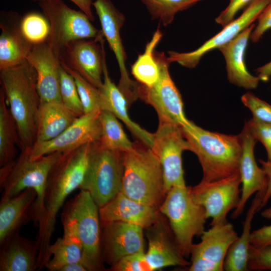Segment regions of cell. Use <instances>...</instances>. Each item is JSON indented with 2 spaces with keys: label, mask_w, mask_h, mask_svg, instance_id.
<instances>
[{
  "label": "cell",
  "mask_w": 271,
  "mask_h": 271,
  "mask_svg": "<svg viewBox=\"0 0 271 271\" xmlns=\"http://www.w3.org/2000/svg\"><path fill=\"white\" fill-rule=\"evenodd\" d=\"M92 143L62 153L48 175L44 196V211L37 227L38 270L45 267L51 257L49 248L57 215L67 196L79 188L85 175Z\"/></svg>",
  "instance_id": "6da1fadb"
},
{
  "label": "cell",
  "mask_w": 271,
  "mask_h": 271,
  "mask_svg": "<svg viewBox=\"0 0 271 271\" xmlns=\"http://www.w3.org/2000/svg\"><path fill=\"white\" fill-rule=\"evenodd\" d=\"M2 88L17 125L21 151L31 148L36 140L41 98L37 73L27 61L0 70Z\"/></svg>",
  "instance_id": "7a4b0ae2"
},
{
  "label": "cell",
  "mask_w": 271,
  "mask_h": 271,
  "mask_svg": "<svg viewBox=\"0 0 271 271\" xmlns=\"http://www.w3.org/2000/svg\"><path fill=\"white\" fill-rule=\"evenodd\" d=\"M181 127L189 151L197 156L202 167L201 180L212 181L239 173L242 147L239 134L207 130L192 121Z\"/></svg>",
  "instance_id": "3957f363"
},
{
  "label": "cell",
  "mask_w": 271,
  "mask_h": 271,
  "mask_svg": "<svg viewBox=\"0 0 271 271\" xmlns=\"http://www.w3.org/2000/svg\"><path fill=\"white\" fill-rule=\"evenodd\" d=\"M29 148L22 151L17 159L1 167V201L14 197L27 188L34 189L37 196L32 209L31 219L37 227L44 214L48 175L63 152H54L33 159L30 157Z\"/></svg>",
  "instance_id": "277c9868"
},
{
  "label": "cell",
  "mask_w": 271,
  "mask_h": 271,
  "mask_svg": "<svg viewBox=\"0 0 271 271\" xmlns=\"http://www.w3.org/2000/svg\"><path fill=\"white\" fill-rule=\"evenodd\" d=\"M121 191L138 202L159 209L166 193L161 165L152 149L138 141L123 153Z\"/></svg>",
  "instance_id": "5b68a950"
},
{
  "label": "cell",
  "mask_w": 271,
  "mask_h": 271,
  "mask_svg": "<svg viewBox=\"0 0 271 271\" xmlns=\"http://www.w3.org/2000/svg\"><path fill=\"white\" fill-rule=\"evenodd\" d=\"M99 217V207L83 190L66 203L61 214L64 232L74 234L81 243L82 263L87 271L102 268Z\"/></svg>",
  "instance_id": "8992f818"
},
{
  "label": "cell",
  "mask_w": 271,
  "mask_h": 271,
  "mask_svg": "<svg viewBox=\"0 0 271 271\" xmlns=\"http://www.w3.org/2000/svg\"><path fill=\"white\" fill-rule=\"evenodd\" d=\"M159 211L168 219L180 251L188 257L193 238L205 230L208 219L205 209L193 199L190 186L184 185L175 186L167 192Z\"/></svg>",
  "instance_id": "52a82bcc"
},
{
  "label": "cell",
  "mask_w": 271,
  "mask_h": 271,
  "mask_svg": "<svg viewBox=\"0 0 271 271\" xmlns=\"http://www.w3.org/2000/svg\"><path fill=\"white\" fill-rule=\"evenodd\" d=\"M123 172V153L93 143L88 167L79 189L87 191L99 208L121 191Z\"/></svg>",
  "instance_id": "ba28073f"
},
{
  "label": "cell",
  "mask_w": 271,
  "mask_h": 271,
  "mask_svg": "<svg viewBox=\"0 0 271 271\" xmlns=\"http://www.w3.org/2000/svg\"><path fill=\"white\" fill-rule=\"evenodd\" d=\"M38 4L50 25L47 41L59 60L71 42L94 39L101 33L85 13L70 8L62 0H47Z\"/></svg>",
  "instance_id": "9c48e42d"
},
{
  "label": "cell",
  "mask_w": 271,
  "mask_h": 271,
  "mask_svg": "<svg viewBox=\"0 0 271 271\" xmlns=\"http://www.w3.org/2000/svg\"><path fill=\"white\" fill-rule=\"evenodd\" d=\"M160 68L158 80L151 87L139 84V97L152 105L156 111L159 122L183 127L190 123L185 114L181 94L169 71L171 63L164 53L155 51Z\"/></svg>",
  "instance_id": "30bf717a"
},
{
  "label": "cell",
  "mask_w": 271,
  "mask_h": 271,
  "mask_svg": "<svg viewBox=\"0 0 271 271\" xmlns=\"http://www.w3.org/2000/svg\"><path fill=\"white\" fill-rule=\"evenodd\" d=\"M239 173L212 181L201 180L190 191L193 199L204 207L210 225L227 221L228 213L238 206L241 195Z\"/></svg>",
  "instance_id": "8fae6325"
},
{
  "label": "cell",
  "mask_w": 271,
  "mask_h": 271,
  "mask_svg": "<svg viewBox=\"0 0 271 271\" xmlns=\"http://www.w3.org/2000/svg\"><path fill=\"white\" fill-rule=\"evenodd\" d=\"M161 165L166 193L175 186L186 185L182 155L189 150L188 143L182 127L171 123L159 122L154 133L151 148Z\"/></svg>",
  "instance_id": "7c38bea8"
},
{
  "label": "cell",
  "mask_w": 271,
  "mask_h": 271,
  "mask_svg": "<svg viewBox=\"0 0 271 271\" xmlns=\"http://www.w3.org/2000/svg\"><path fill=\"white\" fill-rule=\"evenodd\" d=\"M201 235V241L191 250L189 271H222L228 250L238 237L227 221L211 225Z\"/></svg>",
  "instance_id": "4fadbf2b"
},
{
  "label": "cell",
  "mask_w": 271,
  "mask_h": 271,
  "mask_svg": "<svg viewBox=\"0 0 271 271\" xmlns=\"http://www.w3.org/2000/svg\"><path fill=\"white\" fill-rule=\"evenodd\" d=\"M99 18L101 31L118 64L120 78L118 88L126 97L129 105L139 98V83L131 80L125 67L126 55L122 44L120 31L125 17L111 0H95L92 3Z\"/></svg>",
  "instance_id": "5bb4252c"
},
{
  "label": "cell",
  "mask_w": 271,
  "mask_h": 271,
  "mask_svg": "<svg viewBox=\"0 0 271 271\" xmlns=\"http://www.w3.org/2000/svg\"><path fill=\"white\" fill-rule=\"evenodd\" d=\"M103 38L101 31L94 39L71 42L60 59L61 64L78 73L98 89L103 84L102 75L105 60Z\"/></svg>",
  "instance_id": "9a60e30c"
},
{
  "label": "cell",
  "mask_w": 271,
  "mask_h": 271,
  "mask_svg": "<svg viewBox=\"0 0 271 271\" xmlns=\"http://www.w3.org/2000/svg\"><path fill=\"white\" fill-rule=\"evenodd\" d=\"M269 1L253 0L239 17L223 27L221 31L196 50L183 53L169 51V61L170 63L177 62L188 68L195 67L204 55L228 43L245 28L253 24Z\"/></svg>",
  "instance_id": "2e32d148"
},
{
  "label": "cell",
  "mask_w": 271,
  "mask_h": 271,
  "mask_svg": "<svg viewBox=\"0 0 271 271\" xmlns=\"http://www.w3.org/2000/svg\"><path fill=\"white\" fill-rule=\"evenodd\" d=\"M100 112L84 114L55 138L35 143L29 148L30 157L36 159L50 153L64 152L97 142L101 131Z\"/></svg>",
  "instance_id": "e0dca14e"
},
{
  "label": "cell",
  "mask_w": 271,
  "mask_h": 271,
  "mask_svg": "<svg viewBox=\"0 0 271 271\" xmlns=\"http://www.w3.org/2000/svg\"><path fill=\"white\" fill-rule=\"evenodd\" d=\"M103 224L102 260L112 265L126 255L145 253L143 227L121 221Z\"/></svg>",
  "instance_id": "ac0fdd59"
},
{
  "label": "cell",
  "mask_w": 271,
  "mask_h": 271,
  "mask_svg": "<svg viewBox=\"0 0 271 271\" xmlns=\"http://www.w3.org/2000/svg\"><path fill=\"white\" fill-rule=\"evenodd\" d=\"M26 61L35 70L37 89L41 102L62 101L60 93V60L47 41L33 45Z\"/></svg>",
  "instance_id": "d6986e66"
},
{
  "label": "cell",
  "mask_w": 271,
  "mask_h": 271,
  "mask_svg": "<svg viewBox=\"0 0 271 271\" xmlns=\"http://www.w3.org/2000/svg\"><path fill=\"white\" fill-rule=\"evenodd\" d=\"M239 135L242 147L239 170L242 187L239 203L231 215L232 219L238 218L243 213L248 200L253 194L265 191L267 185L265 175L254 157L256 140L245 125Z\"/></svg>",
  "instance_id": "ffe728a7"
},
{
  "label": "cell",
  "mask_w": 271,
  "mask_h": 271,
  "mask_svg": "<svg viewBox=\"0 0 271 271\" xmlns=\"http://www.w3.org/2000/svg\"><path fill=\"white\" fill-rule=\"evenodd\" d=\"M148 249L146 256L154 270L169 266H189L180 251L172 233L160 218L146 228Z\"/></svg>",
  "instance_id": "44dd1931"
},
{
  "label": "cell",
  "mask_w": 271,
  "mask_h": 271,
  "mask_svg": "<svg viewBox=\"0 0 271 271\" xmlns=\"http://www.w3.org/2000/svg\"><path fill=\"white\" fill-rule=\"evenodd\" d=\"M103 224L121 221L146 229L159 219L158 209L135 201L119 192L112 200L99 208Z\"/></svg>",
  "instance_id": "7402d4cb"
},
{
  "label": "cell",
  "mask_w": 271,
  "mask_h": 271,
  "mask_svg": "<svg viewBox=\"0 0 271 271\" xmlns=\"http://www.w3.org/2000/svg\"><path fill=\"white\" fill-rule=\"evenodd\" d=\"M255 26L254 24L250 25L229 42L218 49L224 58L229 81L248 90L256 88L260 81L257 76L248 72L245 62L248 40Z\"/></svg>",
  "instance_id": "603a6c76"
},
{
  "label": "cell",
  "mask_w": 271,
  "mask_h": 271,
  "mask_svg": "<svg viewBox=\"0 0 271 271\" xmlns=\"http://www.w3.org/2000/svg\"><path fill=\"white\" fill-rule=\"evenodd\" d=\"M37 196L34 189L27 188L14 197L1 201L0 245L31 220V211Z\"/></svg>",
  "instance_id": "cb8c5ba5"
},
{
  "label": "cell",
  "mask_w": 271,
  "mask_h": 271,
  "mask_svg": "<svg viewBox=\"0 0 271 271\" xmlns=\"http://www.w3.org/2000/svg\"><path fill=\"white\" fill-rule=\"evenodd\" d=\"M103 102V109L112 113L121 120L138 141L152 148L154 133H152L132 121L128 113V103L123 92L111 80L106 66V60L103 64V84L100 89Z\"/></svg>",
  "instance_id": "d4e9b609"
},
{
  "label": "cell",
  "mask_w": 271,
  "mask_h": 271,
  "mask_svg": "<svg viewBox=\"0 0 271 271\" xmlns=\"http://www.w3.org/2000/svg\"><path fill=\"white\" fill-rule=\"evenodd\" d=\"M0 271L38 270V247L32 241L16 233L2 245Z\"/></svg>",
  "instance_id": "484cf974"
},
{
  "label": "cell",
  "mask_w": 271,
  "mask_h": 271,
  "mask_svg": "<svg viewBox=\"0 0 271 271\" xmlns=\"http://www.w3.org/2000/svg\"><path fill=\"white\" fill-rule=\"evenodd\" d=\"M16 18L1 22L0 70L25 62L34 45L21 31V19Z\"/></svg>",
  "instance_id": "4316f807"
},
{
  "label": "cell",
  "mask_w": 271,
  "mask_h": 271,
  "mask_svg": "<svg viewBox=\"0 0 271 271\" xmlns=\"http://www.w3.org/2000/svg\"><path fill=\"white\" fill-rule=\"evenodd\" d=\"M77 118L62 101L41 102L37 118L35 143L55 138L70 126Z\"/></svg>",
  "instance_id": "83f0119b"
},
{
  "label": "cell",
  "mask_w": 271,
  "mask_h": 271,
  "mask_svg": "<svg viewBox=\"0 0 271 271\" xmlns=\"http://www.w3.org/2000/svg\"><path fill=\"white\" fill-rule=\"evenodd\" d=\"M264 192L262 191L256 193L247 211L241 234L232 243L228 250L224 262V270H249L247 261L250 244L251 223L254 215L260 210Z\"/></svg>",
  "instance_id": "f1b7e54d"
},
{
  "label": "cell",
  "mask_w": 271,
  "mask_h": 271,
  "mask_svg": "<svg viewBox=\"0 0 271 271\" xmlns=\"http://www.w3.org/2000/svg\"><path fill=\"white\" fill-rule=\"evenodd\" d=\"M3 89L0 90V166L15 159L19 139L15 121L7 106Z\"/></svg>",
  "instance_id": "f546056e"
},
{
  "label": "cell",
  "mask_w": 271,
  "mask_h": 271,
  "mask_svg": "<svg viewBox=\"0 0 271 271\" xmlns=\"http://www.w3.org/2000/svg\"><path fill=\"white\" fill-rule=\"evenodd\" d=\"M162 37L163 33L159 27L146 45L144 52L138 56L131 66L132 75L140 85L151 87L159 78L160 68L154 53Z\"/></svg>",
  "instance_id": "4dcf8cb0"
},
{
  "label": "cell",
  "mask_w": 271,
  "mask_h": 271,
  "mask_svg": "<svg viewBox=\"0 0 271 271\" xmlns=\"http://www.w3.org/2000/svg\"><path fill=\"white\" fill-rule=\"evenodd\" d=\"M51 257L45 267L49 271H59L68 264L82 262V246L74 234L64 232L62 237L57 238L49 248Z\"/></svg>",
  "instance_id": "1f68e13d"
},
{
  "label": "cell",
  "mask_w": 271,
  "mask_h": 271,
  "mask_svg": "<svg viewBox=\"0 0 271 271\" xmlns=\"http://www.w3.org/2000/svg\"><path fill=\"white\" fill-rule=\"evenodd\" d=\"M99 120L101 136L96 142L100 146L122 153L133 148L134 143L128 139L118 118L112 113L105 109L101 110Z\"/></svg>",
  "instance_id": "d6a6232c"
},
{
  "label": "cell",
  "mask_w": 271,
  "mask_h": 271,
  "mask_svg": "<svg viewBox=\"0 0 271 271\" xmlns=\"http://www.w3.org/2000/svg\"><path fill=\"white\" fill-rule=\"evenodd\" d=\"M152 18L164 26L170 24L175 15L203 0H141Z\"/></svg>",
  "instance_id": "836d02e7"
},
{
  "label": "cell",
  "mask_w": 271,
  "mask_h": 271,
  "mask_svg": "<svg viewBox=\"0 0 271 271\" xmlns=\"http://www.w3.org/2000/svg\"><path fill=\"white\" fill-rule=\"evenodd\" d=\"M61 65L75 80L84 114L103 110L102 97L100 90L75 71L64 64Z\"/></svg>",
  "instance_id": "e575fe53"
},
{
  "label": "cell",
  "mask_w": 271,
  "mask_h": 271,
  "mask_svg": "<svg viewBox=\"0 0 271 271\" xmlns=\"http://www.w3.org/2000/svg\"><path fill=\"white\" fill-rule=\"evenodd\" d=\"M21 31L26 38L33 45L47 41L50 25L45 17L35 13L26 15L20 22Z\"/></svg>",
  "instance_id": "d590c367"
},
{
  "label": "cell",
  "mask_w": 271,
  "mask_h": 271,
  "mask_svg": "<svg viewBox=\"0 0 271 271\" xmlns=\"http://www.w3.org/2000/svg\"><path fill=\"white\" fill-rule=\"evenodd\" d=\"M62 102L76 117L84 114L76 84L73 76L62 66L60 74Z\"/></svg>",
  "instance_id": "8d00e7d4"
},
{
  "label": "cell",
  "mask_w": 271,
  "mask_h": 271,
  "mask_svg": "<svg viewBox=\"0 0 271 271\" xmlns=\"http://www.w3.org/2000/svg\"><path fill=\"white\" fill-rule=\"evenodd\" d=\"M241 101L257 121L271 123V105L259 98L251 92L244 94Z\"/></svg>",
  "instance_id": "74e56055"
},
{
  "label": "cell",
  "mask_w": 271,
  "mask_h": 271,
  "mask_svg": "<svg viewBox=\"0 0 271 271\" xmlns=\"http://www.w3.org/2000/svg\"><path fill=\"white\" fill-rule=\"evenodd\" d=\"M247 265L249 270H271V245L250 244Z\"/></svg>",
  "instance_id": "f35d334b"
},
{
  "label": "cell",
  "mask_w": 271,
  "mask_h": 271,
  "mask_svg": "<svg viewBox=\"0 0 271 271\" xmlns=\"http://www.w3.org/2000/svg\"><path fill=\"white\" fill-rule=\"evenodd\" d=\"M115 271H153L154 270L148 261L145 253H137L122 257L112 265Z\"/></svg>",
  "instance_id": "ab89813d"
},
{
  "label": "cell",
  "mask_w": 271,
  "mask_h": 271,
  "mask_svg": "<svg viewBox=\"0 0 271 271\" xmlns=\"http://www.w3.org/2000/svg\"><path fill=\"white\" fill-rule=\"evenodd\" d=\"M244 125L256 141L263 145L267 153V160L271 161V123L257 121L252 118Z\"/></svg>",
  "instance_id": "60d3db41"
},
{
  "label": "cell",
  "mask_w": 271,
  "mask_h": 271,
  "mask_svg": "<svg viewBox=\"0 0 271 271\" xmlns=\"http://www.w3.org/2000/svg\"><path fill=\"white\" fill-rule=\"evenodd\" d=\"M257 21V25L255 26L250 37V39L253 43L259 41L264 33L271 29V0L262 10Z\"/></svg>",
  "instance_id": "b9f144b4"
},
{
  "label": "cell",
  "mask_w": 271,
  "mask_h": 271,
  "mask_svg": "<svg viewBox=\"0 0 271 271\" xmlns=\"http://www.w3.org/2000/svg\"><path fill=\"white\" fill-rule=\"evenodd\" d=\"M253 0H230L225 9L215 19L216 23L223 27L232 21L236 14L247 7Z\"/></svg>",
  "instance_id": "7bdbcfd3"
},
{
  "label": "cell",
  "mask_w": 271,
  "mask_h": 271,
  "mask_svg": "<svg viewBox=\"0 0 271 271\" xmlns=\"http://www.w3.org/2000/svg\"><path fill=\"white\" fill-rule=\"evenodd\" d=\"M250 244L255 246L271 245V225H264L252 231Z\"/></svg>",
  "instance_id": "ee69618b"
},
{
  "label": "cell",
  "mask_w": 271,
  "mask_h": 271,
  "mask_svg": "<svg viewBox=\"0 0 271 271\" xmlns=\"http://www.w3.org/2000/svg\"><path fill=\"white\" fill-rule=\"evenodd\" d=\"M267 180V185L260 206V210L264 207L271 198V161L259 160Z\"/></svg>",
  "instance_id": "f6af8a7d"
},
{
  "label": "cell",
  "mask_w": 271,
  "mask_h": 271,
  "mask_svg": "<svg viewBox=\"0 0 271 271\" xmlns=\"http://www.w3.org/2000/svg\"><path fill=\"white\" fill-rule=\"evenodd\" d=\"M35 2L38 3L43 2L47 0H32ZM73 3L75 4L84 13H85L91 21H93L94 17L92 11L91 7L92 6V0H70Z\"/></svg>",
  "instance_id": "bcb514c9"
},
{
  "label": "cell",
  "mask_w": 271,
  "mask_h": 271,
  "mask_svg": "<svg viewBox=\"0 0 271 271\" xmlns=\"http://www.w3.org/2000/svg\"><path fill=\"white\" fill-rule=\"evenodd\" d=\"M255 71L260 81H267L271 78V61L258 67Z\"/></svg>",
  "instance_id": "7dc6e473"
},
{
  "label": "cell",
  "mask_w": 271,
  "mask_h": 271,
  "mask_svg": "<svg viewBox=\"0 0 271 271\" xmlns=\"http://www.w3.org/2000/svg\"><path fill=\"white\" fill-rule=\"evenodd\" d=\"M59 271H87L82 262L68 264L62 267Z\"/></svg>",
  "instance_id": "c3c4849f"
},
{
  "label": "cell",
  "mask_w": 271,
  "mask_h": 271,
  "mask_svg": "<svg viewBox=\"0 0 271 271\" xmlns=\"http://www.w3.org/2000/svg\"><path fill=\"white\" fill-rule=\"evenodd\" d=\"M261 215L264 218L268 219H271V206L262 211L261 212Z\"/></svg>",
  "instance_id": "681fc988"
}]
</instances>
